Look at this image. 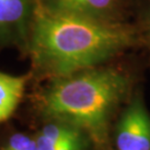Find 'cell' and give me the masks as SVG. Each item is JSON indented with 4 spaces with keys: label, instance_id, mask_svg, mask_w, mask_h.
<instances>
[{
    "label": "cell",
    "instance_id": "cell-1",
    "mask_svg": "<svg viewBox=\"0 0 150 150\" xmlns=\"http://www.w3.org/2000/svg\"><path fill=\"white\" fill-rule=\"evenodd\" d=\"M139 46L134 22L60 15L38 6L26 56L32 78L49 80L111 62Z\"/></svg>",
    "mask_w": 150,
    "mask_h": 150
},
{
    "label": "cell",
    "instance_id": "cell-2",
    "mask_svg": "<svg viewBox=\"0 0 150 150\" xmlns=\"http://www.w3.org/2000/svg\"><path fill=\"white\" fill-rule=\"evenodd\" d=\"M132 79L108 62L49 79L38 100L42 119H60L85 129L97 149H105L113 117L128 97Z\"/></svg>",
    "mask_w": 150,
    "mask_h": 150
},
{
    "label": "cell",
    "instance_id": "cell-3",
    "mask_svg": "<svg viewBox=\"0 0 150 150\" xmlns=\"http://www.w3.org/2000/svg\"><path fill=\"white\" fill-rule=\"evenodd\" d=\"M38 0H0V51L16 49L27 54Z\"/></svg>",
    "mask_w": 150,
    "mask_h": 150
},
{
    "label": "cell",
    "instance_id": "cell-4",
    "mask_svg": "<svg viewBox=\"0 0 150 150\" xmlns=\"http://www.w3.org/2000/svg\"><path fill=\"white\" fill-rule=\"evenodd\" d=\"M46 11L109 22H127L134 15V0H38Z\"/></svg>",
    "mask_w": 150,
    "mask_h": 150
},
{
    "label": "cell",
    "instance_id": "cell-5",
    "mask_svg": "<svg viewBox=\"0 0 150 150\" xmlns=\"http://www.w3.org/2000/svg\"><path fill=\"white\" fill-rule=\"evenodd\" d=\"M116 150H150V112L136 95L120 113L113 128Z\"/></svg>",
    "mask_w": 150,
    "mask_h": 150
},
{
    "label": "cell",
    "instance_id": "cell-6",
    "mask_svg": "<svg viewBox=\"0 0 150 150\" xmlns=\"http://www.w3.org/2000/svg\"><path fill=\"white\" fill-rule=\"evenodd\" d=\"M38 150H95V141L85 129L60 119H42L33 134Z\"/></svg>",
    "mask_w": 150,
    "mask_h": 150
},
{
    "label": "cell",
    "instance_id": "cell-7",
    "mask_svg": "<svg viewBox=\"0 0 150 150\" xmlns=\"http://www.w3.org/2000/svg\"><path fill=\"white\" fill-rule=\"evenodd\" d=\"M30 79V71L23 75L0 71V123L7 121L15 113Z\"/></svg>",
    "mask_w": 150,
    "mask_h": 150
},
{
    "label": "cell",
    "instance_id": "cell-8",
    "mask_svg": "<svg viewBox=\"0 0 150 150\" xmlns=\"http://www.w3.org/2000/svg\"><path fill=\"white\" fill-rule=\"evenodd\" d=\"M134 15L141 46H145L150 57V0H134Z\"/></svg>",
    "mask_w": 150,
    "mask_h": 150
},
{
    "label": "cell",
    "instance_id": "cell-9",
    "mask_svg": "<svg viewBox=\"0 0 150 150\" xmlns=\"http://www.w3.org/2000/svg\"><path fill=\"white\" fill-rule=\"evenodd\" d=\"M0 150H38V146L33 134L15 131L6 138Z\"/></svg>",
    "mask_w": 150,
    "mask_h": 150
}]
</instances>
